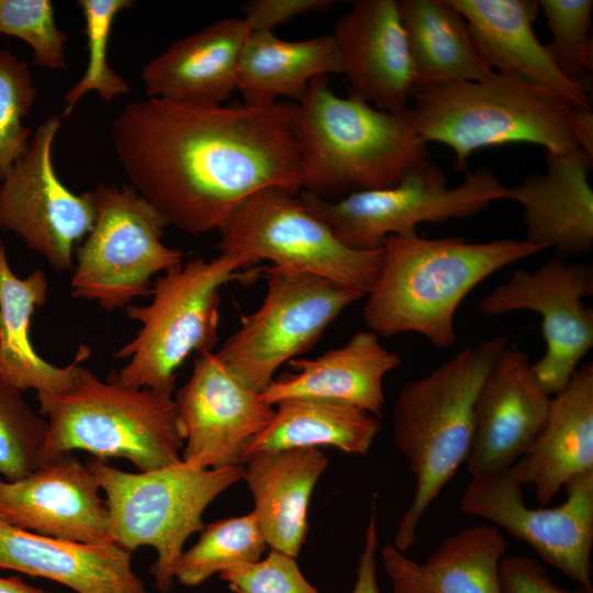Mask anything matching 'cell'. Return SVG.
Instances as JSON below:
<instances>
[{
	"mask_svg": "<svg viewBox=\"0 0 593 593\" xmlns=\"http://www.w3.org/2000/svg\"><path fill=\"white\" fill-rule=\"evenodd\" d=\"M295 103L206 105L160 98L128 103L110 138L132 182L167 221L200 235L226 225L267 187L299 194Z\"/></svg>",
	"mask_w": 593,
	"mask_h": 593,
	"instance_id": "1",
	"label": "cell"
},
{
	"mask_svg": "<svg viewBox=\"0 0 593 593\" xmlns=\"http://www.w3.org/2000/svg\"><path fill=\"white\" fill-rule=\"evenodd\" d=\"M293 128L302 190L326 201L393 187L428 158L411 107L384 111L338 97L326 76L295 103Z\"/></svg>",
	"mask_w": 593,
	"mask_h": 593,
	"instance_id": "2",
	"label": "cell"
},
{
	"mask_svg": "<svg viewBox=\"0 0 593 593\" xmlns=\"http://www.w3.org/2000/svg\"><path fill=\"white\" fill-rule=\"evenodd\" d=\"M382 250L381 271L362 310L369 331L417 333L446 349L456 342L455 314L467 294L501 268L545 248L516 239L469 243L412 235L387 237Z\"/></svg>",
	"mask_w": 593,
	"mask_h": 593,
	"instance_id": "3",
	"label": "cell"
},
{
	"mask_svg": "<svg viewBox=\"0 0 593 593\" xmlns=\"http://www.w3.org/2000/svg\"><path fill=\"white\" fill-rule=\"evenodd\" d=\"M507 344L502 335L482 339L399 392L393 440L409 460L416 489L394 534L398 550L405 552L415 544L424 513L467 460L478 393Z\"/></svg>",
	"mask_w": 593,
	"mask_h": 593,
	"instance_id": "4",
	"label": "cell"
},
{
	"mask_svg": "<svg viewBox=\"0 0 593 593\" xmlns=\"http://www.w3.org/2000/svg\"><path fill=\"white\" fill-rule=\"evenodd\" d=\"M81 363L67 390L37 393L48 422L41 466L74 450L126 459L138 472L182 461L184 433L174 395L122 385L112 374L101 381Z\"/></svg>",
	"mask_w": 593,
	"mask_h": 593,
	"instance_id": "5",
	"label": "cell"
},
{
	"mask_svg": "<svg viewBox=\"0 0 593 593\" xmlns=\"http://www.w3.org/2000/svg\"><path fill=\"white\" fill-rule=\"evenodd\" d=\"M412 99L421 137L449 146L458 171H467L469 157L485 147L528 143L559 154L579 148L569 126L572 108L515 75L494 71L484 79L429 88Z\"/></svg>",
	"mask_w": 593,
	"mask_h": 593,
	"instance_id": "6",
	"label": "cell"
},
{
	"mask_svg": "<svg viewBox=\"0 0 593 593\" xmlns=\"http://www.w3.org/2000/svg\"><path fill=\"white\" fill-rule=\"evenodd\" d=\"M254 260L240 253H221L212 260L194 258L167 269L152 288L148 305H128L138 321L136 336L114 358L128 359L112 377L122 385L174 395L177 370L192 355L214 351L219 342L220 289L254 278L240 271Z\"/></svg>",
	"mask_w": 593,
	"mask_h": 593,
	"instance_id": "7",
	"label": "cell"
},
{
	"mask_svg": "<svg viewBox=\"0 0 593 593\" xmlns=\"http://www.w3.org/2000/svg\"><path fill=\"white\" fill-rule=\"evenodd\" d=\"M86 463L105 494L111 539L132 552L142 546L157 551L150 567L155 588L168 593L187 539L200 532L209 504L244 479L245 467L201 469L183 461L147 472H127L90 457Z\"/></svg>",
	"mask_w": 593,
	"mask_h": 593,
	"instance_id": "8",
	"label": "cell"
},
{
	"mask_svg": "<svg viewBox=\"0 0 593 593\" xmlns=\"http://www.w3.org/2000/svg\"><path fill=\"white\" fill-rule=\"evenodd\" d=\"M92 193L96 219L75 250L71 295L111 312L149 295L150 279L183 253L163 243L169 224L131 184H98Z\"/></svg>",
	"mask_w": 593,
	"mask_h": 593,
	"instance_id": "9",
	"label": "cell"
},
{
	"mask_svg": "<svg viewBox=\"0 0 593 593\" xmlns=\"http://www.w3.org/2000/svg\"><path fill=\"white\" fill-rule=\"evenodd\" d=\"M510 197V188L486 169L467 172L460 184L449 188L444 172L428 158L390 188L354 192L337 201L304 190L299 194L309 211L356 250L380 249L389 236L417 235L422 222L473 216Z\"/></svg>",
	"mask_w": 593,
	"mask_h": 593,
	"instance_id": "10",
	"label": "cell"
},
{
	"mask_svg": "<svg viewBox=\"0 0 593 593\" xmlns=\"http://www.w3.org/2000/svg\"><path fill=\"white\" fill-rule=\"evenodd\" d=\"M221 253L254 262L327 278L367 294L382 267L383 250H356L309 211L298 194L280 187L253 193L220 231Z\"/></svg>",
	"mask_w": 593,
	"mask_h": 593,
	"instance_id": "11",
	"label": "cell"
},
{
	"mask_svg": "<svg viewBox=\"0 0 593 593\" xmlns=\"http://www.w3.org/2000/svg\"><path fill=\"white\" fill-rule=\"evenodd\" d=\"M365 295L321 276L271 266L262 304L242 317L239 328L215 353L261 393L284 362L307 351L344 309Z\"/></svg>",
	"mask_w": 593,
	"mask_h": 593,
	"instance_id": "12",
	"label": "cell"
},
{
	"mask_svg": "<svg viewBox=\"0 0 593 593\" xmlns=\"http://www.w3.org/2000/svg\"><path fill=\"white\" fill-rule=\"evenodd\" d=\"M567 499L555 507H529L515 465L493 475L471 478L459 508L483 518L530 546L545 561L593 593V470L563 486Z\"/></svg>",
	"mask_w": 593,
	"mask_h": 593,
	"instance_id": "13",
	"label": "cell"
},
{
	"mask_svg": "<svg viewBox=\"0 0 593 593\" xmlns=\"http://www.w3.org/2000/svg\"><path fill=\"white\" fill-rule=\"evenodd\" d=\"M592 294V265L553 255L533 272L513 271L479 300L477 311L485 317L522 310L540 314L546 351L532 368L546 393L555 395L593 347V311L583 302Z\"/></svg>",
	"mask_w": 593,
	"mask_h": 593,
	"instance_id": "14",
	"label": "cell"
},
{
	"mask_svg": "<svg viewBox=\"0 0 593 593\" xmlns=\"http://www.w3.org/2000/svg\"><path fill=\"white\" fill-rule=\"evenodd\" d=\"M61 121L48 116L30 141L26 153L0 182V228L20 236L58 271H70L78 244L92 228V190L76 194L58 178L53 144Z\"/></svg>",
	"mask_w": 593,
	"mask_h": 593,
	"instance_id": "15",
	"label": "cell"
},
{
	"mask_svg": "<svg viewBox=\"0 0 593 593\" xmlns=\"http://www.w3.org/2000/svg\"><path fill=\"white\" fill-rule=\"evenodd\" d=\"M174 400L184 433L182 461L201 469L244 465L248 446L275 413L215 351L195 355Z\"/></svg>",
	"mask_w": 593,
	"mask_h": 593,
	"instance_id": "16",
	"label": "cell"
},
{
	"mask_svg": "<svg viewBox=\"0 0 593 593\" xmlns=\"http://www.w3.org/2000/svg\"><path fill=\"white\" fill-rule=\"evenodd\" d=\"M100 485L72 451L42 465L32 474L0 477V519L40 535L78 544L113 541Z\"/></svg>",
	"mask_w": 593,
	"mask_h": 593,
	"instance_id": "17",
	"label": "cell"
},
{
	"mask_svg": "<svg viewBox=\"0 0 593 593\" xmlns=\"http://www.w3.org/2000/svg\"><path fill=\"white\" fill-rule=\"evenodd\" d=\"M550 399L537 381L528 356L506 346L477 396L466 460L471 478L493 475L514 466L539 433Z\"/></svg>",
	"mask_w": 593,
	"mask_h": 593,
	"instance_id": "18",
	"label": "cell"
},
{
	"mask_svg": "<svg viewBox=\"0 0 593 593\" xmlns=\"http://www.w3.org/2000/svg\"><path fill=\"white\" fill-rule=\"evenodd\" d=\"M332 36L349 97L384 111L409 108L415 76L398 1H355Z\"/></svg>",
	"mask_w": 593,
	"mask_h": 593,
	"instance_id": "19",
	"label": "cell"
},
{
	"mask_svg": "<svg viewBox=\"0 0 593 593\" xmlns=\"http://www.w3.org/2000/svg\"><path fill=\"white\" fill-rule=\"evenodd\" d=\"M547 171L530 174L510 187V200L523 206L525 239L569 258L593 247V156L581 148L545 152Z\"/></svg>",
	"mask_w": 593,
	"mask_h": 593,
	"instance_id": "20",
	"label": "cell"
},
{
	"mask_svg": "<svg viewBox=\"0 0 593 593\" xmlns=\"http://www.w3.org/2000/svg\"><path fill=\"white\" fill-rule=\"evenodd\" d=\"M467 21L489 67L518 76L563 99L571 108L591 109L586 85L569 79L533 23L539 11L535 0H448Z\"/></svg>",
	"mask_w": 593,
	"mask_h": 593,
	"instance_id": "21",
	"label": "cell"
},
{
	"mask_svg": "<svg viewBox=\"0 0 593 593\" xmlns=\"http://www.w3.org/2000/svg\"><path fill=\"white\" fill-rule=\"evenodd\" d=\"M249 33L243 18H226L174 42L143 67L147 97L222 105L237 89L239 59Z\"/></svg>",
	"mask_w": 593,
	"mask_h": 593,
	"instance_id": "22",
	"label": "cell"
},
{
	"mask_svg": "<svg viewBox=\"0 0 593 593\" xmlns=\"http://www.w3.org/2000/svg\"><path fill=\"white\" fill-rule=\"evenodd\" d=\"M131 553L114 541L78 544L0 519V569L52 580L77 593H146Z\"/></svg>",
	"mask_w": 593,
	"mask_h": 593,
	"instance_id": "23",
	"label": "cell"
},
{
	"mask_svg": "<svg viewBox=\"0 0 593 593\" xmlns=\"http://www.w3.org/2000/svg\"><path fill=\"white\" fill-rule=\"evenodd\" d=\"M289 365L294 373L273 379L260 393L268 404L293 398L321 399L357 406L381 419L383 378L401 365V358L384 348L373 332L359 331L340 347L314 359L294 358Z\"/></svg>",
	"mask_w": 593,
	"mask_h": 593,
	"instance_id": "24",
	"label": "cell"
},
{
	"mask_svg": "<svg viewBox=\"0 0 593 593\" xmlns=\"http://www.w3.org/2000/svg\"><path fill=\"white\" fill-rule=\"evenodd\" d=\"M521 484L546 506L574 477L593 470V365L577 369L550 399L546 419L515 463Z\"/></svg>",
	"mask_w": 593,
	"mask_h": 593,
	"instance_id": "25",
	"label": "cell"
},
{
	"mask_svg": "<svg viewBox=\"0 0 593 593\" xmlns=\"http://www.w3.org/2000/svg\"><path fill=\"white\" fill-rule=\"evenodd\" d=\"M507 541L493 525H477L446 537L423 562L392 544L381 561L393 593H504L500 563Z\"/></svg>",
	"mask_w": 593,
	"mask_h": 593,
	"instance_id": "26",
	"label": "cell"
},
{
	"mask_svg": "<svg viewBox=\"0 0 593 593\" xmlns=\"http://www.w3.org/2000/svg\"><path fill=\"white\" fill-rule=\"evenodd\" d=\"M328 459L321 448L306 447L250 455L244 480L270 550L296 558L307 534L311 495Z\"/></svg>",
	"mask_w": 593,
	"mask_h": 593,
	"instance_id": "27",
	"label": "cell"
},
{
	"mask_svg": "<svg viewBox=\"0 0 593 593\" xmlns=\"http://www.w3.org/2000/svg\"><path fill=\"white\" fill-rule=\"evenodd\" d=\"M48 281L35 269L21 279L12 271L5 247L0 239V377L22 392L57 394L74 381L77 366L91 354L81 344L74 361L66 367L44 360L31 342V321L35 309L45 304Z\"/></svg>",
	"mask_w": 593,
	"mask_h": 593,
	"instance_id": "28",
	"label": "cell"
},
{
	"mask_svg": "<svg viewBox=\"0 0 593 593\" xmlns=\"http://www.w3.org/2000/svg\"><path fill=\"white\" fill-rule=\"evenodd\" d=\"M398 4L414 68V94L494 74L467 21L448 0H400Z\"/></svg>",
	"mask_w": 593,
	"mask_h": 593,
	"instance_id": "29",
	"label": "cell"
},
{
	"mask_svg": "<svg viewBox=\"0 0 593 593\" xmlns=\"http://www.w3.org/2000/svg\"><path fill=\"white\" fill-rule=\"evenodd\" d=\"M332 34L287 41L273 32H250L239 59L237 89L247 105H269L281 97L300 101L317 77L342 74Z\"/></svg>",
	"mask_w": 593,
	"mask_h": 593,
	"instance_id": "30",
	"label": "cell"
},
{
	"mask_svg": "<svg viewBox=\"0 0 593 593\" xmlns=\"http://www.w3.org/2000/svg\"><path fill=\"white\" fill-rule=\"evenodd\" d=\"M267 425L248 446L245 459L261 451L322 446L365 456L380 428V418L357 406L309 398L277 402Z\"/></svg>",
	"mask_w": 593,
	"mask_h": 593,
	"instance_id": "31",
	"label": "cell"
},
{
	"mask_svg": "<svg viewBox=\"0 0 593 593\" xmlns=\"http://www.w3.org/2000/svg\"><path fill=\"white\" fill-rule=\"evenodd\" d=\"M267 544L255 513L204 525L198 541L179 557L174 577L197 586L215 573L261 559Z\"/></svg>",
	"mask_w": 593,
	"mask_h": 593,
	"instance_id": "32",
	"label": "cell"
},
{
	"mask_svg": "<svg viewBox=\"0 0 593 593\" xmlns=\"http://www.w3.org/2000/svg\"><path fill=\"white\" fill-rule=\"evenodd\" d=\"M132 0H79L85 20L88 63L81 78L76 81L64 97V118L69 115L79 100L89 91H96L110 103L119 96L131 91L130 83L116 74L108 64V46L116 15L131 5Z\"/></svg>",
	"mask_w": 593,
	"mask_h": 593,
	"instance_id": "33",
	"label": "cell"
},
{
	"mask_svg": "<svg viewBox=\"0 0 593 593\" xmlns=\"http://www.w3.org/2000/svg\"><path fill=\"white\" fill-rule=\"evenodd\" d=\"M48 422L25 402L22 391L0 377V477L18 481L41 467Z\"/></svg>",
	"mask_w": 593,
	"mask_h": 593,
	"instance_id": "34",
	"label": "cell"
},
{
	"mask_svg": "<svg viewBox=\"0 0 593 593\" xmlns=\"http://www.w3.org/2000/svg\"><path fill=\"white\" fill-rule=\"evenodd\" d=\"M37 93L27 63L0 49V182L29 148L32 131L23 121Z\"/></svg>",
	"mask_w": 593,
	"mask_h": 593,
	"instance_id": "35",
	"label": "cell"
},
{
	"mask_svg": "<svg viewBox=\"0 0 593 593\" xmlns=\"http://www.w3.org/2000/svg\"><path fill=\"white\" fill-rule=\"evenodd\" d=\"M551 33L548 46L560 70L572 81L586 85L592 71L593 47L589 36L592 0H540Z\"/></svg>",
	"mask_w": 593,
	"mask_h": 593,
	"instance_id": "36",
	"label": "cell"
},
{
	"mask_svg": "<svg viewBox=\"0 0 593 593\" xmlns=\"http://www.w3.org/2000/svg\"><path fill=\"white\" fill-rule=\"evenodd\" d=\"M2 35L24 41L33 49V65L51 70L67 67V34L55 21L49 0H0V40Z\"/></svg>",
	"mask_w": 593,
	"mask_h": 593,
	"instance_id": "37",
	"label": "cell"
},
{
	"mask_svg": "<svg viewBox=\"0 0 593 593\" xmlns=\"http://www.w3.org/2000/svg\"><path fill=\"white\" fill-rule=\"evenodd\" d=\"M233 593H320L302 574L295 558L270 550L265 559L220 573Z\"/></svg>",
	"mask_w": 593,
	"mask_h": 593,
	"instance_id": "38",
	"label": "cell"
},
{
	"mask_svg": "<svg viewBox=\"0 0 593 593\" xmlns=\"http://www.w3.org/2000/svg\"><path fill=\"white\" fill-rule=\"evenodd\" d=\"M500 579L504 593H590L582 588L571 591L559 586L541 563L526 555L503 558Z\"/></svg>",
	"mask_w": 593,
	"mask_h": 593,
	"instance_id": "39",
	"label": "cell"
},
{
	"mask_svg": "<svg viewBox=\"0 0 593 593\" xmlns=\"http://www.w3.org/2000/svg\"><path fill=\"white\" fill-rule=\"evenodd\" d=\"M333 0H251L243 5V18L250 32L269 31L312 11L323 12Z\"/></svg>",
	"mask_w": 593,
	"mask_h": 593,
	"instance_id": "40",
	"label": "cell"
},
{
	"mask_svg": "<svg viewBox=\"0 0 593 593\" xmlns=\"http://www.w3.org/2000/svg\"><path fill=\"white\" fill-rule=\"evenodd\" d=\"M377 549V519L372 513L365 533V545L359 557L357 578L351 593H380L376 573Z\"/></svg>",
	"mask_w": 593,
	"mask_h": 593,
	"instance_id": "41",
	"label": "cell"
},
{
	"mask_svg": "<svg viewBox=\"0 0 593 593\" xmlns=\"http://www.w3.org/2000/svg\"><path fill=\"white\" fill-rule=\"evenodd\" d=\"M569 126L577 146L593 156V112L592 109L572 108Z\"/></svg>",
	"mask_w": 593,
	"mask_h": 593,
	"instance_id": "42",
	"label": "cell"
},
{
	"mask_svg": "<svg viewBox=\"0 0 593 593\" xmlns=\"http://www.w3.org/2000/svg\"><path fill=\"white\" fill-rule=\"evenodd\" d=\"M0 593H49L32 586L18 577H0Z\"/></svg>",
	"mask_w": 593,
	"mask_h": 593,
	"instance_id": "43",
	"label": "cell"
}]
</instances>
